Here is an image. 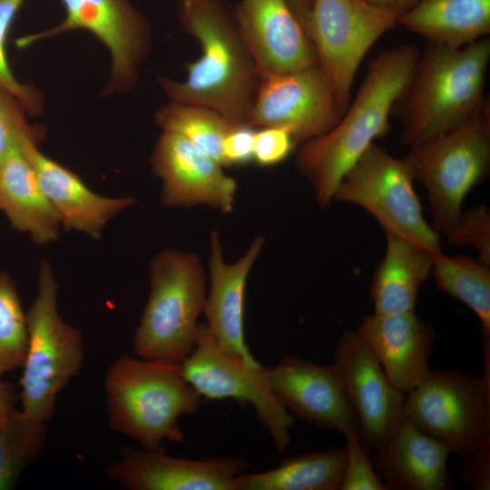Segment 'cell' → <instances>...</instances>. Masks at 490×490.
<instances>
[{"label":"cell","mask_w":490,"mask_h":490,"mask_svg":"<svg viewBox=\"0 0 490 490\" xmlns=\"http://www.w3.org/2000/svg\"><path fill=\"white\" fill-rule=\"evenodd\" d=\"M181 29L199 43L201 56L183 81L157 75L170 101L211 108L249 124L260 77L225 0H174Z\"/></svg>","instance_id":"6da1fadb"},{"label":"cell","mask_w":490,"mask_h":490,"mask_svg":"<svg viewBox=\"0 0 490 490\" xmlns=\"http://www.w3.org/2000/svg\"><path fill=\"white\" fill-rule=\"evenodd\" d=\"M419 54L412 44L380 53L369 63L356 98L338 122L301 143L297 168L321 207L330 203L338 185L366 150L387 134L392 109L405 93Z\"/></svg>","instance_id":"7a4b0ae2"},{"label":"cell","mask_w":490,"mask_h":490,"mask_svg":"<svg viewBox=\"0 0 490 490\" xmlns=\"http://www.w3.org/2000/svg\"><path fill=\"white\" fill-rule=\"evenodd\" d=\"M490 40L461 47L428 42L397 101L401 142L413 146L443 134L470 118L485 102Z\"/></svg>","instance_id":"3957f363"},{"label":"cell","mask_w":490,"mask_h":490,"mask_svg":"<svg viewBox=\"0 0 490 490\" xmlns=\"http://www.w3.org/2000/svg\"><path fill=\"white\" fill-rule=\"evenodd\" d=\"M103 387L111 428L145 449L182 443L179 418L201 409V396L179 363L123 355L107 369Z\"/></svg>","instance_id":"277c9868"},{"label":"cell","mask_w":490,"mask_h":490,"mask_svg":"<svg viewBox=\"0 0 490 490\" xmlns=\"http://www.w3.org/2000/svg\"><path fill=\"white\" fill-rule=\"evenodd\" d=\"M150 293L134 332L138 358L181 364L194 347L206 300V277L193 252L163 250L149 266Z\"/></svg>","instance_id":"5b68a950"},{"label":"cell","mask_w":490,"mask_h":490,"mask_svg":"<svg viewBox=\"0 0 490 490\" xmlns=\"http://www.w3.org/2000/svg\"><path fill=\"white\" fill-rule=\"evenodd\" d=\"M58 289L52 265L41 260L36 296L26 311L28 341L18 400L24 414L45 424L58 394L80 373L84 358L81 330L59 314Z\"/></svg>","instance_id":"8992f818"},{"label":"cell","mask_w":490,"mask_h":490,"mask_svg":"<svg viewBox=\"0 0 490 490\" xmlns=\"http://www.w3.org/2000/svg\"><path fill=\"white\" fill-rule=\"evenodd\" d=\"M404 160L427 192L433 228L446 236L461 216L467 193L489 173L488 99L460 125L411 146Z\"/></svg>","instance_id":"52a82bcc"},{"label":"cell","mask_w":490,"mask_h":490,"mask_svg":"<svg viewBox=\"0 0 490 490\" xmlns=\"http://www.w3.org/2000/svg\"><path fill=\"white\" fill-rule=\"evenodd\" d=\"M480 377L432 371L406 394L405 420L462 458L490 446V365Z\"/></svg>","instance_id":"ba28073f"},{"label":"cell","mask_w":490,"mask_h":490,"mask_svg":"<svg viewBox=\"0 0 490 490\" xmlns=\"http://www.w3.org/2000/svg\"><path fill=\"white\" fill-rule=\"evenodd\" d=\"M413 182L404 158L392 156L374 142L343 177L333 200L368 211L386 235L440 251L439 234L427 223Z\"/></svg>","instance_id":"9c48e42d"},{"label":"cell","mask_w":490,"mask_h":490,"mask_svg":"<svg viewBox=\"0 0 490 490\" xmlns=\"http://www.w3.org/2000/svg\"><path fill=\"white\" fill-rule=\"evenodd\" d=\"M181 364L186 379L201 397H230L243 407L252 405L276 450L280 454L287 451L291 443L294 416L272 392L263 367H252L220 344L206 323H198L194 347Z\"/></svg>","instance_id":"30bf717a"},{"label":"cell","mask_w":490,"mask_h":490,"mask_svg":"<svg viewBox=\"0 0 490 490\" xmlns=\"http://www.w3.org/2000/svg\"><path fill=\"white\" fill-rule=\"evenodd\" d=\"M399 17L397 13L363 0H312L306 33L318 65L332 83L341 115L350 103L361 61Z\"/></svg>","instance_id":"8fae6325"},{"label":"cell","mask_w":490,"mask_h":490,"mask_svg":"<svg viewBox=\"0 0 490 490\" xmlns=\"http://www.w3.org/2000/svg\"><path fill=\"white\" fill-rule=\"evenodd\" d=\"M64 19L46 31L16 41L24 47L47 37L83 29L94 34L108 49L111 74L103 96L132 91L142 64L151 52V26L129 0H60Z\"/></svg>","instance_id":"7c38bea8"},{"label":"cell","mask_w":490,"mask_h":490,"mask_svg":"<svg viewBox=\"0 0 490 490\" xmlns=\"http://www.w3.org/2000/svg\"><path fill=\"white\" fill-rule=\"evenodd\" d=\"M341 116L332 83L317 64L260 78L249 124L285 129L299 144L325 134Z\"/></svg>","instance_id":"4fadbf2b"},{"label":"cell","mask_w":490,"mask_h":490,"mask_svg":"<svg viewBox=\"0 0 490 490\" xmlns=\"http://www.w3.org/2000/svg\"><path fill=\"white\" fill-rule=\"evenodd\" d=\"M333 359L358 416L360 438L368 450H376L404 421L406 394L391 383L357 330L341 334Z\"/></svg>","instance_id":"5bb4252c"},{"label":"cell","mask_w":490,"mask_h":490,"mask_svg":"<svg viewBox=\"0 0 490 490\" xmlns=\"http://www.w3.org/2000/svg\"><path fill=\"white\" fill-rule=\"evenodd\" d=\"M250 466L243 457L191 459L167 455L165 446L156 449L124 446L105 473L129 490H234L236 478Z\"/></svg>","instance_id":"9a60e30c"},{"label":"cell","mask_w":490,"mask_h":490,"mask_svg":"<svg viewBox=\"0 0 490 490\" xmlns=\"http://www.w3.org/2000/svg\"><path fill=\"white\" fill-rule=\"evenodd\" d=\"M152 170L162 180L164 208L208 205L230 213L237 192L223 166L182 136L162 131L152 154Z\"/></svg>","instance_id":"2e32d148"},{"label":"cell","mask_w":490,"mask_h":490,"mask_svg":"<svg viewBox=\"0 0 490 490\" xmlns=\"http://www.w3.org/2000/svg\"><path fill=\"white\" fill-rule=\"evenodd\" d=\"M264 373L272 392L293 416L343 435L359 433L358 416L333 365L286 355Z\"/></svg>","instance_id":"e0dca14e"},{"label":"cell","mask_w":490,"mask_h":490,"mask_svg":"<svg viewBox=\"0 0 490 490\" xmlns=\"http://www.w3.org/2000/svg\"><path fill=\"white\" fill-rule=\"evenodd\" d=\"M233 9L260 78L318 64L288 0H240Z\"/></svg>","instance_id":"ac0fdd59"},{"label":"cell","mask_w":490,"mask_h":490,"mask_svg":"<svg viewBox=\"0 0 490 490\" xmlns=\"http://www.w3.org/2000/svg\"><path fill=\"white\" fill-rule=\"evenodd\" d=\"M357 331L401 392H410L431 374L436 332L414 310L367 315Z\"/></svg>","instance_id":"d6986e66"},{"label":"cell","mask_w":490,"mask_h":490,"mask_svg":"<svg viewBox=\"0 0 490 490\" xmlns=\"http://www.w3.org/2000/svg\"><path fill=\"white\" fill-rule=\"evenodd\" d=\"M264 238L257 236L246 253L229 264L218 231L210 237V279L203 312L207 326L218 341L241 356L254 368L262 366L254 358L244 338V302L249 273L260 254Z\"/></svg>","instance_id":"ffe728a7"},{"label":"cell","mask_w":490,"mask_h":490,"mask_svg":"<svg viewBox=\"0 0 490 490\" xmlns=\"http://www.w3.org/2000/svg\"><path fill=\"white\" fill-rule=\"evenodd\" d=\"M25 152L64 230L98 240L113 218L136 203L133 197H106L93 191L77 174L44 155L38 144H28Z\"/></svg>","instance_id":"44dd1931"},{"label":"cell","mask_w":490,"mask_h":490,"mask_svg":"<svg viewBox=\"0 0 490 490\" xmlns=\"http://www.w3.org/2000/svg\"><path fill=\"white\" fill-rule=\"evenodd\" d=\"M373 466L387 490H446L450 449L404 419L377 449Z\"/></svg>","instance_id":"7402d4cb"},{"label":"cell","mask_w":490,"mask_h":490,"mask_svg":"<svg viewBox=\"0 0 490 490\" xmlns=\"http://www.w3.org/2000/svg\"><path fill=\"white\" fill-rule=\"evenodd\" d=\"M26 146L14 149L0 162V211L13 229L28 234L38 245H47L58 240L62 227L39 183Z\"/></svg>","instance_id":"603a6c76"},{"label":"cell","mask_w":490,"mask_h":490,"mask_svg":"<svg viewBox=\"0 0 490 490\" xmlns=\"http://www.w3.org/2000/svg\"><path fill=\"white\" fill-rule=\"evenodd\" d=\"M386 236V252L370 288L374 313L414 310L419 290L431 274L435 252L403 238Z\"/></svg>","instance_id":"cb8c5ba5"},{"label":"cell","mask_w":490,"mask_h":490,"mask_svg":"<svg viewBox=\"0 0 490 490\" xmlns=\"http://www.w3.org/2000/svg\"><path fill=\"white\" fill-rule=\"evenodd\" d=\"M397 24L428 42L461 47L490 33V0H419Z\"/></svg>","instance_id":"d4e9b609"},{"label":"cell","mask_w":490,"mask_h":490,"mask_svg":"<svg viewBox=\"0 0 490 490\" xmlns=\"http://www.w3.org/2000/svg\"><path fill=\"white\" fill-rule=\"evenodd\" d=\"M345 466V446L309 452L271 470L239 475L234 490H339Z\"/></svg>","instance_id":"484cf974"},{"label":"cell","mask_w":490,"mask_h":490,"mask_svg":"<svg viewBox=\"0 0 490 490\" xmlns=\"http://www.w3.org/2000/svg\"><path fill=\"white\" fill-rule=\"evenodd\" d=\"M489 267L479 259L433 253L431 274L436 287L469 307L480 321L484 361H490Z\"/></svg>","instance_id":"4316f807"},{"label":"cell","mask_w":490,"mask_h":490,"mask_svg":"<svg viewBox=\"0 0 490 490\" xmlns=\"http://www.w3.org/2000/svg\"><path fill=\"white\" fill-rule=\"evenodd\" d=\"M154 119L162 131L182 136L223 166L222 142L237 123L211 108L175 101L162 105Z\"/></svg>","instance_id":"83f0119b"},{"label":"cell","mask_w":490,"mask_h":490,"mask_svg":"<svg viewBox=\"0 0 490 490\" xmlns=\"http://www.w3.org/2000/svg\"><path fill=\"white\" fill-rule=\"evenodd\" d=\"M45 423L14 408L0 425V490L15 488L25 468L44 449Z\"/></svg>","instance_id":"f1b7e54d"},{"label":"cell","mask_w":490,"mask_h":490,"mask_svg":"<svg viewBox=\"0 0 490 490\" xmlns=\"http://www.w3.org/2000/svg\"><path fill=\"white\" fill-rule=\"evenodd\" d=\"M28 341L26 312L24 311L15 279L0 271V379L22 368Z\"/></svg>","instance_id":"f546056e"},{"label":"cell","mask_w":490,"mask_h":490,"mask_svg":"<svg viewBox=\"0 0 490 490\" xmlns=\"http://www.w3.org/2000/svg\"><path fill=\"white\" fill-rule=\"evenodd\" d=\"M24 1L0 0V87L14 94L28 113L38 115L44 109L42 92L34 85L23 83L15 78L6 54L7 34Z\"/></svg>","instance_id":"4dcf8cb0"},{"label":"cell","mask_w":490,"mask_h":490,"mask_svg":"<svg viewBox=\"0 0 490 490\" xmlns=\"http://www.w3.org/2000/svg\"><path fill=\"white\" fill-rule=\"evenodd\" d=\"M26 113L14 94L0 87V162L14 149L39 144L44 138V129L30 124Z\"/></svg>","instance_id":"1f68e13d"},{"label":"cell","mask_w":490,"mask_h":490,"mask_svg":"<svg viewBox=\"0 0 490 490\" xmlns=\"http://www.w3.org/2000/svg\"><path fill=\"white\" fill-rule=\"evenodd\" d=\"M346 437V466L339 490H387L378 477L358 432Z\"/></svg>","instance_id":"d6a6232c"},{"label":"cell","mask_w":490,"mask_h":490,"mask_svg":"<svg viewBox=\"0 0 490 490\" xmlns=\"http://www.w3.org/2000/svg\"><path fill=\"white\" fill-rule=\"evenodd\" d=\"M450 246H471L479 260L490 265V211L478 206L462 211L453 230L446 235Z\"/></svg>","instance_id":"836d02e7"},{"label":"cell","mask_w":490,"mask_h":490,"mask_svg":"<svg viewBox=\"0 0 490 490\" xmlns=\"http://www.w3.org/2000/svg\"><path fill=\"white\" fill-rule=\"evenodd\" d=\"M297 143L292 135L279 127H260L255 132L253 161L260 166L270 167L285 161Z\"/></svg>","instance_id":"e575fe53"},{"label":"cell","mask_w":490,"mask_h":490,"mask_svg":"<svg viewBox=\"0 0 490 490\" xmlns=\"http://www.w3.org/2000/svg\"><path fill=\"white\" fill-rule=\"evenodd\" d=\"M255 127L234 124L222 142L223 166L246 165L253 161Z\"/></svg>","instance_id":"d590c367"},{"label":"cell","mask_w":490,"mask_h":490,"mask_svg":"<svg viewBox=\"0 0 490 490\" xmlns=\"http://www.w3.org/2000/svg\"><path fill=\"white\" fill-rule=\"evenodd\" d=\"M463 463L456 474L468 489H490V446L484 447L467 457L462 458Z\"/></svg>","instance_id":"8d00e7d4"},{"label":"cell","mask_w":490,"mask_h":490,"mask_svg":"<svg viewBox=\"0 0 490 490\" xmlns=\"http://www.w3.org/2000/svg\"><path fill=\"white\" fill-rule=\"evenodd\" d=\"M17 400L18 394L13 384L0 379V425L7 414L15 408Z\"/></svg>","instance_id":"74e56055"},{"label":"cell","mask_w":490,"mask_h":490,"mask_svg":"<svg viewBox=\"0 0 490 490\" xmlns=\"http://www.w3.org/2000/svg\"><path fill=\"white\" fill-rule=\"evenodd\" d=\"M377 8L389 10L400 16L412 8L419 0H363Z\"/></svg>","instance_id":"f35d334b"},{"label":"cell","mask_w":490,"mask_h":490,"mask_svg":"<svg viewBox=\"0 0 490 490\" xmlns=\"http://www.w3.org/2000/svg\"><path fill=\"white\" fill-rule=\"evenodd\" d=\"M296 16L306 32L312 0H288ZM307 34V33H306Z\"/></svg>","instance_id":"ab89813d"}]
</instances>
